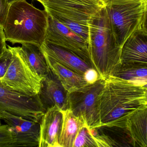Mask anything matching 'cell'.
Wrapping results in <instances>:
<instances>
[{
    "label": "cell",
    "mask_w": 147,
    "mask_h": 147,
    "mask_svg": "<svg viewBox=\"0 0 147 147\" xmlns=\"http://www.w3.org/2000/svg\"><path fill=\"white\" fill-rule=\"evenodd\" d=\"M50 17L26 0L9 1L2 27L7 41L13 44H34L40 47L45 41Z\"/></svg>",
    "instance_id": "7a4b0ae2"
},
{
    "label": "cell",
    "mask_w": 147,
    "mask_h": 147,
    "mask_svg": "<svg viewBox=\"0 0 147 147\" xmlns=\"http://www.w3.org/2000/svg\"><path fill=\"white\" fill-rule=\"evenodd\" d=\"M1 119H0V126H1Z\"/></svg>",
    "instance_id": "f546056e"
},
{
    "label": "cell",
    "mask_w": 147,
    "mask_h": 147,
    "mask_svg": "<svg viewBox=\"0 0 147 147\" xmlns=\"http://www.w3.org/2000/svg\"><path fill=\"white\" fill-rule=\"evenodd\" d=\"M147 63V33L142 28L134 32L121 47V63Z\"/></svg>",
    "instance_id": "4fadbf2b"
},
{
    "label": "cell",
    "mask_w": 147,
    "mask_h": 147,
    "mask_svg": "<svg viewBox=\"0 0 147 147\" xmlns=\"http://www.w3.org/2000/svg\"><path fill=\"white\" fill-rule=\"evenodd\" d=\"M127 123L134 147H147V104L131 114Z\"/></svg>",
    "instance_id": "2e32d148"
},
{
    "label": "cell",
    "mask_w": 147,
    "mask_h": 147,
    "mask_svg": "<svg viewBox=\"0 0 147 147\" xmlns=\"http://www.w3.org/2000/svg\"><path fill=\"white\" fill-rule=\"evenodd\" d=\"M17 47L31 69L42 79L48 75L49 67L40 47L24 43Z\"/></svg>",
    "instance_id": "e0dca14e"
},
{
    "label": "cell",
    "mask_w": 147,
    "mask_h": 147,
    "mask_svg": "<svg viewBox=\"0 0 147 147\" xmlns=\"http://www.w3.org/2000/svg\"><path fill=\"white\" fill-rule=\"evenodd\" d=\"M147 0H110L105 3L108 19L116 39L120 46L140 28Z\"/></svg>",
    "instance_id": "5b68a950"
},
{
    "label": "cell",
    "mask_w": 147,
    "mask_h": 147,
    "mask_svg": "<svg viewBox=\"0 0 147 147\" xmlns=\"http://www.w3.org/2000/svg\"><path fill=\"white\" fill-rule=\"evenodd\" d=\"M13 142V135L7 124L0 126V147H12Z\"/></svg>",
    "instance_id": "44dd1931"
},
{
    "label": "cell",
    "mask_w": 147,
    "mask_h": 147,
    "mask_svg": "<svg viewBox=\"0 0 147 147\" xmlns=\"http://www.w3.org/2000/svg\"><path fill=\"white\" fill-rule=\"evenodd\" d=\"M44 54L49 69L68 92L88 84L84 76L65 67L45 54Z\"/></svg>",
    "instance_id": "9a60e30c"
},
{
    "label": "cell",
    "mask_w": 147,
    "mask_h": 147,
    "mask_svg": "<svg viewBox=\"0 0 147 147\" xmlns=\"http://www.w3.org/2000/svg\"><path fill=\"white\" fill-rule=\"evenodd\" d=\"M141 28H142L145 32L147 33V0L146 3V10H145V15L144 18L142 23Z\"/></svg>",
    "instance_id": "484cf974"
},
{
    "label": "cell",
    "mask_w": 147,
    "mask_h": 147,
    "mask_svg": "<svg viewBox=\"0 0 147 147\" xmlns=\"http://www.w3.org/2000/svg\"><path fill=\"white\" fill-rule=\"evenodd\" d=\"M111 76L142 86L147 84V63H121Z\"/></svg>",
    "instance_id": "ac0fdd59"
},
{
    "label": "cell",
    "mask_w": 147,
    "mask_h": 147,
    "mask_svg": "<svg viewBox=\"0 0 147 147\" xmlns=\"http://www.w3.org/2000/svg\"><path fill=\"white\" fill-rule=\"evenodd\" d=\"M104 79L88 84L68 92L69 109L90 129L102 126L98 108V96L103 88Z\"/></svg>",
    "instance_id": "8992f818"
},
{
    "label": "cell",
    "mask_w": 147,
    "mask_h": 147,
    "mask_svg": "<svg viewBox=\"0 0 147 147\" xmlns=\"http://www.w3.org/2000/svg\"><path fill=\"white\" fill-rule=\"evenodd\" d=\"M12 1V0H9V1Z\"/></svg>",
    "instance_id": "4dcf8cb0"
},
{
    "label": "cell",
    "mask_w": 147,
    "mask_h": 147,
    "mask_svg": "<svg viewBox=\"0 0 147 147\" xmlns=\"http://www.w3.org/2000/svg\"><path fill=\"white\" fill-rule=\"evenodd\" d=\"M41 3L50 18L65 25L88 43L89 21L106 5L104 0H47Z\"/></svg>",
    "instance_id": "277c9868"
},
{
    "label": "cell",
    "mask_w": 147,
    "mask_h": 147,
    "mask_svg": "<svg viewBox=\"0 0 147 147\" xmlns=\"http://www.w3.org/2000/svg\"><path fill=\"white\" fill-rule=\"evenodd\" d=\"M83 76L87 84L94 83L101 79L98 72L93 68H91L86 71Z\"/></svg>",
    "instance_id": "603a6c76"
},
{
    "label": "cell",
    "mask_w": 147,
    "mask_h": 147,
    "mask_svg": "<svg viewBox=\"0 0 147 147\" xmlns=\"http://www.w3.org/2000/svg\"><path fill=\"white\" fill-rule=\"evenodd\" d=\"M110 1V0H104L105 2V3L109 1Z\"/></svg>",
    "instance_id": "f1b7e54d"
},
{
    "label": "cell",
    "mask_w": 147,
    "mask_h": 147,
    "mask_svg": "<svg viewBox=\"0 0 147 147\" xmlns=\"http://www.w3.org/2000/svg\"><path fill=\"white\" fill-rule=\"evenodd\" d=\"M45 42L73 53L92 66L88 42L65 25L50 17Z\"/></svg>",
    "instance_id": "9c48e42d"
},
{
    "label": "cell",
    "mask_w": 147,
    "mask_h": 147,
    "mask_svg": "<svg viewBox=\"0 0 147 147\" xmlns=\"http://www.w3.org/2000/svg\"><path fill=\"white\" fill-rule=\"evenodd\" d=\"M105 7L88 23V48L92 66L101 79L104 80L112 75L121 63L122 47L117 41L111 29Z\"/></svg>",
    "instance_id": "3957f363"
},
{
    "label": "cell",
    "mask_w": 147,
    "mask_h": 147,
    "mask_svg": "<svg viewBox=\"0 0 147 147\" xmlns=\"http://www.w3.org/2000/svg\"><path fill=\"white\" fill-rule=\"evenodd\" d=\"M38 95L28 96L11 90L0 81V119L9 113L40 123L45 112Z\"/></svg>",
    "instance_id": "ba28073f"
},
{
    "label": "cell",
    "mask_w": 147,
    "mask_h": 147,
    "mask_svg": "<svg viewBox=\"0 0 147 147\" xmlns=\"http://www.w3.org/2000/svg\"><path fill=\"white\" fill-rule=\"evenodd\" d=\"M73 147H98L90 128L85 124L79 131Z\"/></svg>",
    "instance_id": "ffe728a7"
},
{
    "label": "cell",
    "mask_w": 147,
    "mask_h": 147,
    "mask_svg": "<svg viewBox=\"0 0 147 147\" xmlns=\"http://www.w3.org/2000/svg\"><path fill=\"white\" fill-rule=\"evenodd\" d=\"M7 48L0 57V79L6 74L9 67L13 60V52L10 46L7 45Z\"/></svg>",
    "instance_id": "7402d4cb"
},
{
    "label": "cell",
    "mask_w": 147,
    "mask_h": 147,
    "mask_svg": "<svg viewBox=\"0 0 147 147\" xmlns=\"http://www.w3.org/2000/svg\"><path fill=\"white\" fill-rule=\"evenodd\" d=\"M9 5V0H0V26H2L6 19Z\"/></svg>",
    "instance_id": "cb8c5ba5"
},
{
    "label": "cell",
    "mask_w": 147,
    "mask_h": 147,
    "mask_svg": "<svg viewBox=\"0 0 147 147\" xmlns=\"http://www.w3.org/2000/svg\"><path fill=\"white\" fill-rule=\"evenodd\" d=\"M10 47L13 54V60L0 81L11 90L20 94L28 96L38 95L42 79L31 69L17 47Z\"/></svg>",
    "instance_id": "52a82bcc"
},
{
    "label": "cell",
    "mask_w": 147,
    "mask_h": 147,
    "mask_svg": "<svg viewBox=\"0 0 147 147\" xmlns=\"http://www.w3.org/2000/svg\"><path fill=\"white\" fill-rule=\"evenodd\" d=\"M144 91V102L145 104H147V84L142 86Z\"/></svg>",
    "instance_id": "4316f807"
},
{
    "label": "cell",
    "mask_w": 147,
    "mask_h": 147,
    "mask_svg": "<svg viewBox=\"0 0 147 147\" xmlns=\"http://www.w3.org/2000/svg\"><path fill=\"white\" fill-rule=\"evenodd\" d=\"M63 113L57 107L47 110L40 121L38 147H59Z\"/></svg>",
    "instance_id": "7c38bea8"
},
{
    "label": "cell",
    "mask_w": 147,
    "mask_h": 147,
    "mask_svg": "<svg viewBox=\"0 0 147 147\" xmlns=\"http://www.w3.org/2000/svg\"><path fill=\"white\" fill-rule=\"evenodd\" d=\"M40 47L44 54L82 76L86 71L93 68L78 55L60 47L45 42Z\"/></svg>",
    "instance_id": "5bb4252c"
},
{
    "label": "cell",
    "mask_w": 147,
    "mask_h": 147,
    "mask_svg": "<svg viewBox=\"0 0 147 147\" xmlns=\"http://www.w3.org/2000/svg\"><path fill=\"white\" fill-rule=\"evenodd\" d=\"M6 41L3 28L2 26H0V57L7 48Z\"/></svg>",
    "instance_id": "d4e9b609"
},
{
    "label": "cell",
    "mask_w": 147,
    "mask_h": 147,
    "mask_svg": "<svg viewBox=\"0 0 147 147\" xmlns=\"http://www.w3.org/2000/svg\"><path fill=\"white\" fill-rule=\"evenodd\" d=\"M98 100L102 127L125 126L129 116L145 104L142 86L113 76L105 79Z\"/></svg>",
    "instance_id": "6da1fadb"
},
{
    "label": "cell",
    "mask_w": 147,
    "mask_h": 147,
    "mask_svg": "<svg viewBox=\"0 0 147 147\" xmlns=\"http://www.w3.org/2000/svg\"><path fill=\"white\" fill-rule=\"evenodd\" d=\"M36 1H38L40 2V3L42 2L45 1H47V0H36Z\"/></svg>",
    "instance_id": "83f0119b"
},
{
    "label": "cell",
    "mask_w": 147,
    "mask_h": 147,
    "mask_svg": "<svg viewBox=\"0 0 147 147\" xmlns=\"http://www.w3.org/2000/svg\"><path fill=\"white\" fill-rule=\"evenodd\" d=\"M68 94L60 81L49 69L48 75L42 79L38 95L43 108L46 111L56 106L62 111L69 109Z\"/></svg>",
    "instance_id": "8fae6325"
},
{
    "label": "cell",
    "mask_w": 147,
    "mask_h": 147,
    "mask_svg": "<svg viewBox=\"0 0 147 147\" xmlns=\"http://www.w3.org/2000/svg\"><path fill=\"white\" fill-rule=\"evenodd\" d=\"M12 132V147H37L39 144L40 123L7 113L3 119Z\"/></svg>",
    "instance_id": "30bf717a"
},
{
    "label": "cell",
    "mask_w": 147,
    "mask_h": 147,
    "mask_svg": "<svg viewBox=\"0 0 147 147\" xmlns=\"http://www.w3.org/2000/svg\"><path fill=\"white\" fill-rule=\"evenodd\" d=\"M62 112L63 121L59 138V147H73L76 136L85 123L80 118L75 116L69 109Z\"/></svg>",
    "instance_id": "d6986e66"
}]
</instances>
